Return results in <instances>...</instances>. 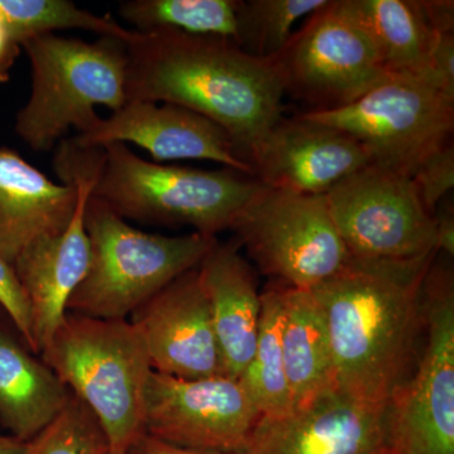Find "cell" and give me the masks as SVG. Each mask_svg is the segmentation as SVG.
<instances>
[{
  "label": "cell",
  "instance_id": "6da1fadb",
  "mask_svg": "<svg viewBox=\"0 0 454 454\" xmlns=\"http://www.w3.org/2000/svg\"><path fill=\"white\" fill-rule=\"evenodd\" d=\"M438 253L415 259L349 254L334 276L310 289L333 352L334 389L389 408L409 378L423 324V283Z\"/></svg>",
  "mask_w": 454,
  "mask_h": 454
},
{
  "label": "cell",
  "instance_id": "7a4b0ae2",
  "mask_svg": "<svg viewBox=\"0 0 454 454\" xmlns=\"http://www.w3.org/2000/svg\"><path fill=\"white\" fill-rule=\"evenodd\" d=\"M127 50V103L173 104L200 114L227 131L247 162L283 118L276 62L247 55L232 38L139 33Z\"/></svg>",
  "mask_w": 454,
  "mask_h": 454
},
{
  "label": "cell",
  "instance_id": "3957f363",
  "mask_svg": "<svg viewBox=\"0 0 454 454\" xmlns=\"http://www.w3.org/2000/svg\"><path fill=\"white\" fill-rule=\"evenodd\" d=\"M41 360L100 423L112 452L145 434L143 406L153 372L145 337L130 319L66 313Z\"/></svg>",
  "mask_w": 454,
  "mask_h": 454
},
{
  "label": "cell",
  "instance_id": "277c9868",
  "mask_svg": "<svg viewBox=\"0 0 454 454\" xmlns=\"http://www.w3.org/2000/svg\"><path fill=\"white\" fill-rule=\"evenodd\" d=\"M239 170H207L149 162L113 143L100 148L90 196L124 220L192 226L216 238L262 187Z\"/></svg>",
  "mask_w": 454,
  "mask_h": 454
},
{
  "label": "cell",
  "instance_id": "5b68a950",
  "mask_svg": "<svg viewBox=\"0 0 454 454\" xmlns=\"http://www.w3.org/2000/svg\"><path fill=\"white\" fill-rule=\"evenodd\" d=\"M20 46L31 62L32 89L14 129L32 151H50L73 128L91 129L100 119L97 106L115 112L127 103L124 42L42 35Z\"/></svg>",
  "mask_w": 454,
  "mask_h": 454
},
{
  "label": "cell",
  "instance_id": "8992f818",
  "mask_svg": "<svg viewBox=\"0 0 454 454\" xmlns=\"http://www.w3.org/2000/svg\"><path fill=\"white\" fill-rule=\"evenodd\" d=\"M83 223L90 265L67 312L98 319H128L182 274L196 269L216 244L212 236H166L136 229L90 196Z\"/></svg>",
  "mask_w": 454,
  "mask_h": 454
},
{
  "label": "cell",
  "instance_id": "52a82bcc",
  "mask_svg": "<svg viewBox=\"0 0 454 454\" xmlns=\"http://www.w3.org/2000/svg\"><path fill=\"white\" fill-rule=\"evenodd\" d=\"M304 115L348 134L372 166L411 177L424 160L452 142L454 98L430 77L393 74L348 106Z\"/></svg>",
  "mask_w": 454,
  "mask_h": 454
},
{
  "label": "cell",
  "instance_id": "ba28073f",
  "mask_svg": "<svg viewBox=\"0 0 454 454\" xmlns=\"http://www.w3.org/2000/svg\"><path fill=\"white\" fill-rule=\"evenodd\" d=\"M230 230L262 273L291 288L310 291L334 276L349 255L325 195L262 186Z\"/></svg>",
  "mask_w": 454,
  "mask_h": 454
},
{
  "label": "cell",
  "instance_id": "9c48e42d",
  "mask_svg": "<svg viewBox=\"0 0 454 454\" xmlns=\"http://www.w3.org/2000/svg\"><path fill=\"white\" fill-rule=\"evenodd\" d=\"M434 259L423 283L426 348L389 405L390 454H454L453 270Z\"/></svg>",
  "mask_w": 454,
  "mask_h": 454
},
{
  "label": "cell",
  "instance_id": "30bf717a",
  "mask_svg": "<svg viewBox=\"0 0 454 454\" xmlns=\"http://www.w3.org/2000/svg\"><path fill=\"white\" fill-rule=\"evenodd\" d=\"M273 59L284 94L309 104L310 113L348 106L393 76L340 0L313 12Z\"/></svg>",
  "mask_w": 454,
  "mask_h": 454
},
{
  "label": "cell",
  "instance_id": "8fae6325",
  "mask_svg": "<svg viewBox=\"0 0 454 454\" xmlns=\"http://www.w3.org/2000/svg\"><path fill=\"white\" fill-rule=\"evenodd\" d=\"M325 197L351 255L403 260L437 253L434 217L408 176L370 164Z\"/></svg>",
  "mask_w": 454,
  "mask_h": 454
},
{
  "label": "cell",
  "instance_id": "7c38bea8",
  "mask_svg": "<svg viewBox=\"0 0 454 454\" xmlns=\"http://www.w3.org/2000/svg\"><path fill=\"white\" fill-rule=\"evenodd\" d=\"M98 151L62 142L55 167L67 184L77 188L73 220L59 234L38 239L13 262L20 286L31 310L33 352L42 349L67 313L71 295L86 277L90 265V241L83 223L85 206L91 193Z\"/></svg>",
  "mask_w": 454,
  "mask_h": 454
},
{
  "label": "cell",
  "instance_id": "4fadbf2b",
  "mask_svg": "<svg viewBox=\"0 0 454 454\" xmlns=\"http://www.w3.org/2000/svg\"><path fill=\"white\" fill-rule=\"evenodd\" d=\"M259 419L240 379L184 380L153 370L146 381L143 430L164 443L244 452Z\"/></svg>",
  "mask_w": 454,
  "mask_h": 454
},
{
  "label": "cell",
  "instance_id": "5bb4252c",
  "mask_svg": "<svg viewBox=\"0 0 454 454\" xmlns=\"http://www.w3.org/2000/svg\"><path fill=\"white\" fill-rule=\"evenodd\" d=\"M197 268L164 286L129 317L145 337L154 372L184 380L226 375Z\"/></svg>",
  "mask_w": 454,
  "mask_h": 454
},
{
  "label": "cell",
  "instance_id": "9a60e30c",
  "mask_svg": "<svg viewBox=\"0 0 454 454\" xmlns=\"http://www.w3.org/2000/svg\"><path fill=\"white\" fill-rule=\"evenodd\" d=\"M74 142L85 148L133 143L160 162L210 160L254 177L252 164L241 157L227 131L210 119L173 104L128 101L109 118L98 119L86 133L77 134Z\"/></svg>",
  "mask_w": 454,
  "mask_h": 454
},
{
  "label": "cell",
  "instance_id": "2e32d148",
  "mask_svg": "<svg viewBox=\"0 0 454 454\" xmlns=\"http://www.w3.org/2000/svg\"><path fill=\"white\" fill-rule=\"evenodd\" d=\"M249 162L262 186L303 195H325L372 164L352 137L304 114L278 121L254 148Z\"/></svg>",
  "mask_w": 454,
  "mask_h": 454
},
{
  "label": "cell",
  "instance_id": "e0dca14e",
  "mask_svg": "<svg viewBox=\"0 0 454 454\" xmlns=\"http://www.w3.org/2000/svg\"><path fill=\"white\" fill-rule=\"evenodd\" d=\"M389 408L339 390L282 417H260L244 454H381L387 450Z\"/></svg>",
  "mask_w": 454,
  "mask_h": 454
},
{
  "label": "cell",
  "instance_id": "ac0fdd59",
  "mask_svg": "<svg viewBox=\"0 0 454 454\" xmlns=\"http://www.w3.org/2000/svg\"><path fill=\"white\" fill-rule=\"evenodd\" d=\"M77 200L74 184H55L14 149L0 146V258L13 267L28 245L64 231Z\"/></svg>",
  "mask_w": 454,
  "mask_h": 454
},
{
  "label": "cell",
  "instance_id": "d6986e66",
  "mask_svg": "<svg viewBox=\"0 0 454 454\" xmlns=\"http://www.w3.org/2000/svg\"><path fill=\"white\" fill-rule=\"evenodd\" d=\"M240 247L236 239L216 241L197 268L210 301L226 375L232 379H240L252 361L262 313L255 274Z\"/></svg>",
  "mask_w": 454,
  "mask_h": 454
},
{
  "label": "cell",
  "instance_id": "ffe728a7",
  "mask_svg": "<svg viewBox=\"0 0 454 454\" xmlns=\"http://www.w3.org/2000/svg\"><path fill=\"white\" fill-rule=\"evenodd\" d=\"M71 391L0 318V427L28 443L64 411Z\"/></svg>",
  "mask_w": 454,
  "mask_h": 454
},
{
  "label": "cell",
  "instance_id": "44dd1931",
  "mask_svg": "<svg viewBox=\"0 0 454 454\" xmlns=\"http://www.w3.org/2000/svg\"><path fill=\"white\" fill-rule=\"evenodd\" d=\"M282 349L293 411L334 389L330 340L309 291L283 284Z\"/></svg>",
  "mask_w": 454,
  "mask_h": 454
},
{
  "label": "cell",
  "instance_id": "7402d4cb",
  "mask_svg": "<svg viewBox=\"0 0 454 454\" xmlns=\"http://www.w3.org/2000/svg\"><path fill=\"white\" fill-rule=\"evenodd\" d=\"M340 2L372 41L387 73L434 80L430 62L439 35L424 16L420 0Z\"/></svg>",
  "mask_w": 454,
  "mask_h": 454
},
{
  "label": "cell",
  "instance_id": "603a6c76",
  "mask_svg": "<svg viewBox=\"0 0 454 454\" xmlns=\"http://www.w3.org/2000/svg\"><path fill=\"white\" fill-rule=\"evenodd\" d=\"M282 321L283 284L279 283L262 294L255 352L240 378L260 417H282L293 411L284 367Z\"/></svg>",
  "mask_w": 454,
  "mask_h": 454
},
{
  "label": "cell",
  "instance_id": "cb8c5ba5",
  "mask_svg": "<svg viewBox=\"0 0 454 454\" xmlns=\"http://www.w3.org/2000/svg\"><path fill=\"white\" fill-rule=\"evenodd\" d=\"M236 0H129L119 14L138 33L175 31L188 35H236Z\"/></svg>",
  "mask_w": 454,
  "mask_h": 454
},
{
  "label": "cell",
  "instance_id": "d4e9b609",
  "mask_svg": "<svg viewBox=\"0 0 454 454\" xmlns=\"http://www.w3.org/2000/svg\"><path fill=\"white\" fill-rule=\"evenodd\" d=\"M0 16L20 44L66 29L94 32L127 44L139 37L138 32L125 28L112 17L98 16L68 0H0Z\"/></svg>",
  "mask_w": 454,
  "mask_h": 454
},
{
  "label": "cell",
  "instance_id": "484cf974",
  "mask_svg": "<svg viewBox=\"0 0 454 454\" xmlns=\"http://www.w3.org/2000/svg\"><path fill=\"white\" fill-rule=\"evenodd\" d=\"M327 0H238L235 42L247 55L273 59L286 47L293 27Z\"/></svg>",
  "mask_w": 454,
  "mask_h": 454
},
{
  "label": "cell",
  "instance_id": "4316f807",
  "mask_svg": "<svg viewBox=\"0 0 454 454\" xmlns=\"http://www.w3.org/2000/svg\"><path fill=\"white\" fill-rule=\"evenodd\" d=\"M109 450L97 417L71 393L61 414L27 443L25 454H107Z\"/></svg>",
  "mask_w": 454,
  "mask_h": 454
},
{
  "label": "cell",
  "instance_id": "83f0119b",
  "mask_svg": "<svg viewBox=\"0 0 454 454\" xmlns=\"http://www.w3.org/2000/svg\"><path fill=\"white\" fill-rule=\"evenodd\" d=\"M411 179L417 187L424 207L430 214L434 215L439 203L450 196L454 188L453 143L442 146L424 160L423 163L415 169Z\"/></svg>",
  "mask_w": 454,
  "mask_h": 454
},
{
  "label": "cell",
  "instance_id": "f1b7e54d",
  "mask_svg": "<svg viewBox=\"0 0 454 454\" xmlns=\"http://www.w3.org/2000/svg\"><path fill=\"white\" fill-rule=\"evenodd\" d=\"M0 307L33 352L31 310L13 267L0 258ZM35 354V352H33Z\"/></svg>",
  "mask_w": 454,
  "mask_h": 454
},
{
  "label": "cell",
  "instance_id": "f546056e",
  "mask_svg": "<svg viewBox=\"0 0 454 454\" xmlns=\"http://www.w3.org/2000/svg\"><path fill=\"white\" fill-rule=\"evenodd\" d=\"M430 70L438 85L454 98V33L439 35L433 50Z\"/></svg>",
  "mask_w": 454,
  "mask_h": 454
},
{
  "label": "cell",
  "instance_id": "4dcf8cb0",
  "mask_svg": "<svg viewBox=\"0 0 454 454\" xmlns=\"http://www.w3.org/2000/svg\"><path fill=\"white\" fill-rule=\"evenodd\" d=\"M435 236H437V253H443L448 258L454 255V206L452 196L442 200L435 208Z\"/></svg>",
  "mask_w": 454,
  "mask_h": 454
},
{
  "label": "cell",
  "instance_id": "1f68e13d",
  "mask_svg": "<svg viewBox=\"0 0 454 454\" xmlns=\"http://www.w3.org/2000/svg\"><path fill=\"white\" fill-rule=\"evenodd\" d=\"M125 454H244L243 452H225V450H193V448H184L172 446L158 441L151 435L142 434Z\"/></svg>",
  "mask_w": 454,
  "mask_h": 454
},
{
  "label": "cell",
  "instance_id": "d6a6232c",
  "mask_svg": "<svg viewBox=\"0 0 454 454\" xmlns=\"http://www.w3.org/2000/svg\"><path fill=\"white\" fill-rule=\"evenodd\" d=\"M424 16L437 35L454 33L453 0H420Z\"/></svg>",
  "mask_w": 454,
  "mask_h": 454
},
{
  "label": "cell",
  "instance_id": "836d02e7",
  "mask_svg": "<svg viewBox=\"0 0 454 454\" xmlns=\"http://www.w3.org/2000/svg\"><path fill=\"white\" fill-rule=\"evenodd\" d=\"M20 42L11 32L7 23L0 16V83L7 82L11 77V70L16 64L20 52Z\"/></svg>",
  "mask_w": 454,
  "mask_h": 454
},
{
  "label": "cell",
  "instance_id": "e575fe53",
  "mask_svg": "<svg viewBox=\"0 0 454 454\" xmlns=\"http://www.w3.org/2000/svg\"><path fill=\"white\" fill-rule=\"evenodd\" d=\"M27 443L11 437L0 434V454H25Z\"/></svg>",
  "mask_w": 454,
  "mask_h": 454
},
{
  "label": "cell",
  "instance_id": "d590c367",
  "mask_svg": "<svg viewBox=\"0 0 454 454\" xmlns=\"http://www.w3.org/2000/svg\"><path fill=\"white\" fill-rule=\"evenodd\" d=\"M3 317H7V315H5L4 310L0 307V318H3Z\"/></svg>",
  "mask_w": 454,
  "mask_h": 454
},
{
  "label": "cell",
  "instance_id": "8d00e7d4",
  "mask_svg": "<svg viewBox=\"0 0 454 454\" xmlns=\"http://www.w3.org/2000/svg\"><path fill=\"white\" fill-rule=\"evenodd\" d=\"M107 454H125V453H121V452H112V450H109V453Z\"/></svg>",
  "mask_w": 454,
  "mask_h": 454
},
{
  "label": "cell",
  "instance_id": "74e56055",
  "mask_svg": "<svg viewBox=\"0 0 454 454\" xmlns=\"http://www.w3.org/2000/svg\"><path fill=\"white\" fill-rule=\"evenodd\" d=\"M381 454H390L389 450H387V452L381 453Z\"/></svg>",
  "mask_w": 454,
  "mask_h": 454
}]
</instances>
